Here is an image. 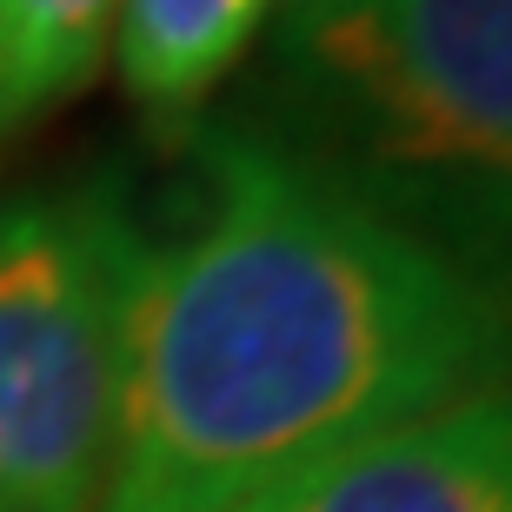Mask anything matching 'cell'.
Returning a JSON list of instances; mask_svg holds the SVG:
<instances>
[{
  "label": "cell",
  "mask_w": 512,
  "mask_h": 512,
  "mask_svg": "<svg viewBox=\"0 0 512 512\" xmlns=\"http://www.w3.org/2000/svg\"><path fill=\"white\" fill-rule=\"evenodd\" d=\"M320 7H333V0H286V20H300V14H320Z\"/></svg>",
  "instance_id": "7"
},
{
  "label": "cell",
  "mask_w": 512,
  "mask_h": 512,
  "mask_svg": "<svg viewBox=\"0 0 512 512\" xmlns=\"http://www.w3.org/2000/svg\"><path fill=\"white\" fill-rule=\"evenodd\" d=\"M273 0H120L114 67L153 127H193L247 60Z\"/></svg>",
  "instance_id": "5"
},
{
  "label": "cell",
  "mask_w": 512,
  "mask_h": 512,
  "mask_svg": "<svg viewBox=\"0 0 512 512\" xmlns=\"http://www.w3.org/2000/svg\"><path fill=\"white\" fill-rule=\"evenodd\" d=\"M127 253L133 200L120 180L0 193V512L100 506Z\"/></svg>",
  "instance_id": "3"
},
{
  "label": "cell",
  "mask_w": 512,
  "mask_h": 512,
  "mask_svg": "<svg viewBox=\"0 0 512 512\" xmlns=\"http://www.w3.org/2000/svg\"><path fill=\"white\" fill-rule=\"evenodd\" d=\"M120 0H0V140L40 127L100 74Z\"/></svg>",
  "instance_id": "6"
},
{
  "label": "cell",
  "mask_w": 512,
  "mask_h": 512,
  "mask_svg": "<svg viewBox=\"0 0 512 512\" xmlns=\"http://www.w3.org/2000/svg\"><path fill=\"white\" fill-rule=\"evenodd\" d=\"M233 512H512V386L360 439Z\"/></svg>",
  "instance_id": "4"
},
{
  "label": "cell",
  "mask_w": 512,
  "mask_h": 512,
  "mask_svg": "<svg viewBox=\"0 0 512 512\" xmlns=\"http://www.w3.org/2000/svg\"><path fill=\"white\" fill-rule=\"evenodd\" d=\"M512 386V306L266 127H193L133 207L94 512H233L406 419Z\"/></svg>",
  "instance_id": "1"
},
{
  "label": "cell",
  "mask_w": 512,
  "mask_h": 512,
  "mask_svg": "<svg viewBox=\"0 0 512 512\" xmlns=\"http://www.w3.org/2000/svg\"><path fill=\"white\" fill-rule=\"evenodd\" d=\"M266 127L512 306V0H333L280 27Z\"/></svg>",
  "instance_id": "2"
}]
</instances>
